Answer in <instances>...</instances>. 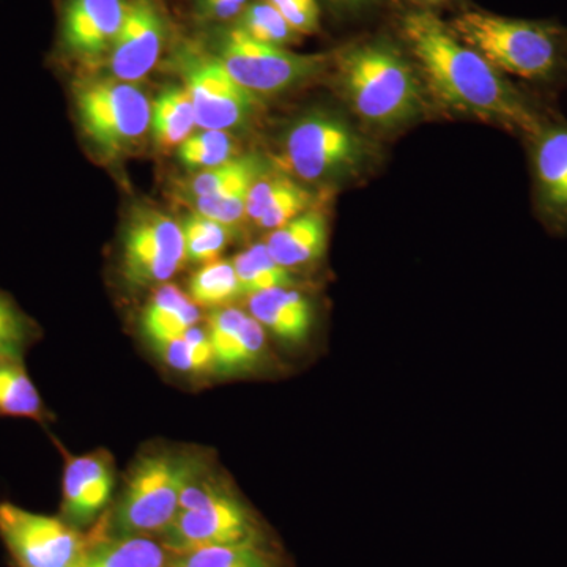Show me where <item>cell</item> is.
I'll list each match as a JSON object with an SVG mask.
<instances>
[{
	"mask_svg": "<svg viewBox=\"0 0 567 567\" xmlns=\"http://www.w3.org/2000/svg\"><path fill=\"white\" fill-rule=\"evenodd\" d=\"M264 174V163L256 155L235 156L229 162L212 167V169L200 171L196 177L189 182L188 196L193 199L197 197L212 196V194L221 192L226 186L244 178L259 177Z\"/></svg>",
	"mask_w": 567,
	"mask_h": 567,
	"instance_id": "f546056e",
	"label": "cell"
},
{
	"mask_svg": "<svg viewBox=\"0 0 567 567\" xmlns=\"http://www.w3.org/2000/svg\"><path fill=\"white\" fill-rule=\"evenodd\" d=\"M339 87L354 114L377 128H394L423 110L415 70L385 43L350 48L338 61Z\"/></svg>",
	"mask_w": 567,
	"mask_h": 567,
	"instance_id": "3957f363",
	"label": "cell"
},
{
	"mask_svg": "<svg viewBox=\"0 0 567 567\" xmlns=\"http://www.w3.org/2000/svg\"><path fill=\"white\" fill-rule=\"evenodd\" d=\"M528 141L537 210L551 227L567 230V123L547 121Z\"/></svg>",
	"mask_w": 567,
	"mask_h": 567,
	"instance_id": "4fadbf2b",
	"label": "cell"
},
{
	"mask_svg": "<svg viewBox=\"0 0 567 567\" xmlns=\"http://www.w3.org/2000/svg\"><path fill=\"white\" fill-rule=\"evenodd\" d=\"M259 177L244 178V181L226 186L221 192L212 194V196L193 199L194 212L213 219V221L226 224L229 227L237 226L246 216L249 193Z\"/></svg>",
	"mask_w": 567,
	"mask_h": 567,
	"instance_id": "4dcf8cb0",
	"label": "cell"
},
{
	"mask_svg": "<svg viewBox=\"0 0 567 567\" xmlns=\"http://www.w3.org/2000/svg\"><path fill=\"white\" fill-rule=\"evenodd\" d=\"M166 21L155 0H126L121 31L110 51L112 78L136 84L159 61Z\"/></svg>",
	"mask_w": 567,
	"mask_h": 567,
	"instance_id": "7c38bea8",
	"label": "cell"
},
{
	"mask_svg": "<svg viewBox=\"0 0 567 567\" xmlns=\"http://www.w3.org/2000/svg\"><path fill=\"white\" fill-rule=\"evenodd\" d=\"M173 567H287L267 540L238 546L205 547L174 551Z\"/></svg>",
	"mask_w": 567,
	"mask_h": 567,
	"instance_id": "603a6c76",
	"label": "cell"
},
{
	"mask_svg": "<svg viewBox=\"0 0 567 567\" xmlns=\"http://www.w3.org/2000/svg\"><path fill=\"white\" fill-rule=\"evenodd\" d=\"M0 539L17 567H80L91 547L84 535L62 517L32 513L0 503Z\"/></svg>",
	"mask_w": 567,
	"mask_h": 567,
	"instance_id": "9c48e42d",
	"label": "cell"
},
{
	"mask_svg": "<svg viewBox=\"0 0 567 567\" xmlns=\"http://www.w3.org/2000/svg\"><path fill=\"white\" fill-rule=\"evenodd\" d=\"M265 245L276 262L289 270L316 262L327 251V216L312 207L292 221L271 230Z\"/></svg>",
	"mask_w": 567,
	"mask_h": 567,
	"instance_id": "ffe728a7",
	"label": "cell"
},
{
	"mask_svg": "<svg viewBox=\"0 0 567 567\" xmlns=\"http://www.w3.org/2000/svg\"><path fill=\"white\" fill-rule=\"evenodd\" d=\"M171 550L238 546L267 540L252 511L224 484L197 475L185 487L181 509L162 536Z\"/></svg>",
	"mask_w": 567,
	"mask_h": 567,
	"instance_id": "5b68a950",
	"label": "cell"
},
{
	"mask_svg": "<svg viewBox=\"0 0 567 567\" xmlns=\"http://www.w3.org/2000/svg\"><path fill=\"white\" fill-rule=\"evenodd\" d=\"M186 262L181 224L153 208H137L122 238V276L134 289L162 286Z\"/></svg>",
	"mask_w": 567,
	"mask_h": 567,
	"instance_id": "8fae6325",
	"label": "cell"
},
{
	"mask_svg": "<svg viewBox=\"0 0 567 567\" xmlns=\"http://www.w3.org/2000/svg\"><path fill=\"white\" fill-rule=\"evenodd\" d=\"M37 327L13 300L0 290V358L24 360L35 341Z\"/></svg>",
	"mask_w": 567,
	"mask_h": 567,
	"instance_id": "1f68e13d",
	"label": "cell"
},
{
	"mask_svg": "<svg viewBox=\"0 0 567 567\" xmlns=\"http://www.w3.org/2000/svg\"><path fill=\"white\" fill-rule=\"evenodd\" d=\"M227 73L256 96L276 95L312 80L327 63L323 54H298L284 47L262 43L240 28L227 29L216 48Z\"/></svg>",
	"mask_w": 567,
	"mask_h": 567,
	"instance_id": "ba28073f",
	"label": "cell"
},
{
	"mask_svg": "<svg viewBox=\"0 0 567 567\" xmlns=\"http://www.w3.org/2000/svg\"><path fill=\"white\" fill-rule=\"evenodd\" d=\"M447 28L506 76L551 82L566 69L565 35L550 22L465 11Z\"/></svg>",
	"mask_w": 567,
	"mask_h": 567,
	"instance_id": "7a4b0ae2",
	"label": "cell"
},
{
	"mask_svg": "<svg viewBox=\"0 0 567 567\" xmlns=\"http://www.w3.org/2000/svg\"><path fill=\"white\" fill-rule=\"evenodd\" d=\"M197 126L196 114L185 85H169L152 104L151 132L162 151L181 147Z\"/></svg>",
	"mask_w": 567,
	"mask_h": 567,
	"instance_id": "7402d4cb",
	"label": "cell"
},
{
	"mask_svg": "<svg viewBox=\"0 0 567 567\" xmlns=\"http://www.w3.org/2000/svg\"><path fill=\"white\" fill-rule=\"evenodd\" d=\"M238 25L252 39L275 44V47L293 43L298 37V33L284 20L282 14L267 0L246 6Z\"/></svg>",
	"mask_w": 567,
	"mask_h": 567,
	"instance_id": "d6a6232c",
	"label": "cell"
},
{
	"mask_svg": "<svg viewBox=\"0 0 567 567\" xmlns=\"http://www.w3.org/2000/svg\"><path fill=\"white\" fill-rule=\"evenodd\" d=\"M282 14L298 35H309L319 28L320 9L317 0H267Z\"/></svg>",
	"mask_w": 567,
	"mask_h": 567,
	"instance_id": "836d02e7",
	"label": "cell"
},
{
	"mask_svg": "<svg viewBox=\"0 0 567 567\" xmlns=\"http://www.w3.org/2000/svg\"><path fill=\"white\" fill-rule=\"evenodd\" d=\"M71 92L82 132L110 158L133 151L151 130L152 104L136 84L80 78Z\"/></svg>",
	"mask_w": 567,
	"mask_h": 567,
	"instance_id": "8992f818",
	"label": "cell"
},
{
	"mask_svg": "<svg viewBox=\"0 0 567 567\" xmlns=\"http://www.w3.org/2000/svg\"><path fill=\"white\" fill-rule=\"evenodd\" d=\"M368 145L349 123L331 114L305 115L284 141L282 166L300 181L320 182L360 169Z\"/></svg>",
	"mask_w": 567,
	"mask_h": 567,
	"instance_id": "52a82bcc",
	"label": "cell"
},
{
	"mask_svg": "<svg viewBox=\"0 0 567 567\" xmlns=\"http://www.w3.org/2000/svg\"><path fill=\"white\" fill-rule=\"evenodd\" d=\"M402 33L425 87L443 106L495 123L527 140L546 125L548 118L528 95L462 43L431 11L406 13Z\"/></svg>",
	"mask_w": 567,
	"mask_h": 567,
	"instance_id": "6da1fadb",
	"label": "cell"
},
{
	"mask_svg": "<svg viewBox=\"0 0 567 567\" xmlns=\"http://www.w3.org/2000/svg\"><path fill=\"white\" fill-rule=\"evenodd\" d=\"M193 303L204 308H224L241 298L233 260H215L205 264L194 274L188 286Z\"/></svg>",
	"mask_w": 567,
	"mask_h": 567,
	"instance_id": "484cf974",
	"label": "cell"
},
{
	"mask_svg": "<svg viewBox=\"0 0 567 567\" xmlns=\"http://www.w3.org/2000/svg\"><path fill=\"white\" fill-rule=\"evenodd\" d=\"M423 2L429 3V6H442V3L447 2V0H423Z\"/></svg>",
	"mask_w": 567,
	"mask_h": 567,
	"instance_id": "8d00e7d4",
	"label": "cell"
},
{
	"mask_svg": "<svg viewBox=\"0 0 567 567\" xmlns=\"http://www.w3.org/2000/svg\"><path fill=\"white\" fill-rule=\"evenodd\" d=\"M183 244H185L186 262L210 264L219 259L233 237L234 227L226 226L210 218L192 213L182 224Z\"/></svg>",
	"mask_w": 567,
	"mask_h": 567,
	"instance_id": "83f0119b",
	"label": "cell"
},
{
	"mask_svg": "<svg viewBox=\"0 0 567 567\" xmlns=\"http://www.w3.org/2000/svg\"><path fill=\"white\" fill-rule=\"evenodd\" d=\"M177 62L200 130L229 133L249 122L259 96L238 84L215 54L188 44Z\"/></svg>",
	"mask_w": 567,
	"mask_h": 567,
	"instance_id": "30bf717a",
	"label": "cell"
},
{
	"mask_svg": "<svg viewBox=\"0 0 567 567\" xmlns=\"http://www.w3.org/2000/svg\"><path fill=\"white\" fill-rule=\"evenodd\" d=\"M248 0H199V10L210 20L227 21L240 17Z\"/></svg>",
	"mask_w": 567,
	"mask_h": 567,
	"instance_id": "e575fe53",
	"label": "cell"
},
{
	"mask_svg": "<svg viewBox=\"0 0 567 567\" xmlns=\"http://www.w3.org/2000/svg\"><path fill=\"white\" fill-rule=\"evenodd\" d=\"M334 3H342V6H353V3L360 2V0H331Z\"/></svg>",
	"mask_w": 567,
	"mask_h": 567,
	"instance_id": "d590c367",
	"label": "cell"
},
{
	"mask_svg": "<svg viewBox=\"0 0 567 567\" xmlns=\"http://www.w3.org/2000/svg\"><path fill=\"white\" fill-rule=\"evenodd\" d=\"M309 189L286 174L260 175L249 193L246 216L262 229L275 230L315 207Z\"/></svg>",
	"mask_w": 567,
	"mask_h": 567,
	"instance_id": "e0dca14e",
	"label": "cell"
},
{
	"mask_svg": "<svg viewBox=\"0 0 567 567\" xmlns=\"http://www.w3.org/2000/svg\"><path fill=\"white\" fill-rule=\"evenodd\" d=\"M241 297L265 292L271 289H290L295 279L289 268L276 262L267 245H254L238 254L233 260Z\"/></svg>",
	"mask_w": 567,
	"mask_h": 567,
	"instance_id": "d4e9b609",
	"label": "cell"
},
{
	"mask_svg": "<svg viewBox=\"0 0 567 567\" xmlns=\"http://www.w3.org/2000/svg\"><path fill=\"white\" fill-rule=\"evenodd\" d=\"M200 312L188 295L177 286L159 287L142 312L141 324L152 346L181 338L199 323Z\"/></svg>",
	"mask_w": 567,
	"mask_h": 567,
	"instance_id": "44dd1931",
	"label": "cell"
},
{
	"mask_svg": "<svg viewBox=\"0 0 567 567\" xmlns=\"http://www.w3.org/2000/svg\"><path fill=\"white\" fill-rule=\"evenodd\" d=\"M80 567H173L174 551L158 537L92 533Z\"/></svg>",
	"mask_w": 567,
	"mask_h": 567,
	"instance_id": "d6986e66",
	"label": "cell"
},
{
	"mask_svg": "<svg viewBox=\"0 0 567 567\" xmlns=\"http://www.w3.org/2000/svg\"><path fill=\"white\" fill-rule=\"evenodd\" d=\"M126 0H63V51L81 61L95 62L110 54L125 17Z\"/></svg>",
	"mask_w": 567,
	"mask_h": 567,
	"instance_id": "5bb4252c",
	"label": "cell"
},
{
	"mask_svg": "<svg viewBox=\"0 0 567 567\" xmlns=\"http://www.w3.org/2000/svg\"><path fill=\"white\" fill-rule=\"evenodd\" d=\"M114 488V466L110 454L70 457L63 473V520L81 528L92 524L110 503Z\"/></svg>",
	"mask_w": 567,
	"mask_h": 567,
	"instance_id": "2e32d148",
	"label": "cell"
},
{
	"mask_svg": "<svg viewBox=\"0 0 567 567\" xmlns=\"http://www.w3.org/2000/svg\"><path fill=\"white\" fill-rule=\"evenodd\" d=\"M249 316L279 341L301 344L308 339L315 322L311 301L290 289H271L248 298Z\"/></svg>",
	"mask_w": 567,
	"mask_h": 567,
	"instance_id": "ac0fdd59",
	"label": "cell"
},
{
	"mask_svg": "<svg viewBox=\"0 0 567 567\" xmlns=\"http://www.w3.org/2000/svg\"><path fill=\"white\" fill-rule=\"evenodd\" d=\"M164 363L185 374H204L215 371V354L208 339L207 330L193 327L181 338L171 339L153 346Z\"/></svg>",
	"mask_w": 567,
	"mask_h": 567,
	"instance_id": "4316f807",
	"label": "cell"
},
{
	"mask_svg": "<svg viewBox=\"0 0 567 567\" xmlns=\"http://www.w3.org/2000/svg\"><path fill=\"white\" fill-rule=\"evenodd\" d=\"M208 339L215 354V372L226 377L248 374L267 357L265 328L237 308L213 309L207 319Z\"/></svg>",
	"mask_w": 567,
	"mask_h": 567,
	"instance_id": "9a60e30c",
	"label": "cell"
},
{
	"mask_svg": "<svg viewBox=\"0 0 567 567\" xmlns=\"http://www.w3.org/2000/svg\"><path fill=\"white\" fill-rule=\"evenodd\" d=\"M47 409L24 368V360L0 358V416L47 420Z\"/></svg>",
	"mask_w": 567,
	"mask_h": 567,
	"instance_id": "cb8c5ba5",
	"label": "cell"
},
{
	"mask_svg": "<svg viewBox=\"0 0 567 567\" xmlns=\"http://www.w3.org/2000/svg\"><path fill=\"white\" fill-rule=\"evenodd\" d=\"M203 466L183 454L156 453L141 457L115 507L114 535L162 539L177 517L183 491L203 473Z\"/></svg>",
	"mask_w": 567,
	"mask_h": 567,
	"instance_id": "277c9868",
	"label": "cell"
},
{
	"mask_svg": "<svg viewBox=\"0 0 567 567\" xmlns=\"http://www.w3.org/2000/svg\"><path fill=\"white\" fill-rule=\"evenodd\" d=\"M177 155L188 169L207 171L235 158V144L227 132L200 130L182 142Z\"/></svg>",
	"mask_w": 567,
	"mask_h": 567,
	"instance_id": "f1b7e54d",
	"label": "cell"
}]
</instances>
